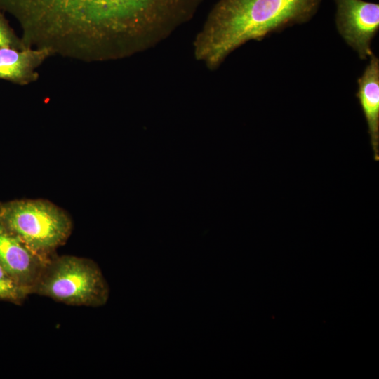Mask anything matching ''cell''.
<instances>
[{
	"label": "cell",
	"instance_id": "3957f363",
	"mask_svg": "<svg viewBox=\"0 0 379 379\" xmlns=\"http://www.w3.org/2000/svg\"><path fill=\"white\" fill-rule=\"evenodd\" d=\"M72 306L98 307L106 304L109 285L93 260L53 255L32 289V294Z\"/></svg>",
	"mask_w": 379,
	"mask_h": 379
},
{
	"label": "cell",
	"instance_id": "7a4b0ae2",
	"mask_svg": "<svg viewBox=\"0 0 379 379\" xmlns=\"http://www.w3.org/2000/svg\"><path fill=\"white\" fill-rule=\"evenodd\" d=\"M321 1L218 0L194 38V58L215 70L244 44L309 21Z\"/></svg>",
	"mask_w": 379,
	"mask_h": 379
},
{
	"label": "cell",
	"instance_id": "ba28073f",
	"mask_svg": "<svg viewBox=\"0 0 379 379\" xmlns=\"http://www.w3.org/2000/svg\"><path fill=\"white\" fill-rule=\"evenodd\" d=\"M368 59V63L357 80V97L366 121L374 159L378 161L379 59L374 54Z\"/></svg>",
	"mask_w": 379,
	"mask_h": 379
},
{
	"label": "cell",
	"instance_id": "8992f818",
	"mask_svg": "<svg viewBox=\"0 0 379 379\" xmlns=\"http://www.w3.org/2000/svg\"><path fill=\"white\" fill-rule=\"evenodd\" d=\"M50 258L32 251L0 223V265L32 294Z\"/></svg>",
	"mask_w": 379,
	"mask_h": 379
},
{
	"label": "cell",
	"instance_id": "9c48e42d",
	"mask_svg": "<svg viewBox=\"0 0 379 379\" xmlns=\"http://www.w3.org/2000/svg\"><path fill=\"white\" fill-rule=\"evenodd\" d=\"M30 294L29 288L0 265V300L21 305Z\"/></svg>",
	"mask_w": 379,
	"mask_h": 379
},
{
	"label": "cell",
	"instance_id": "277c9868",
	"mask_svg": "<svg viewBox=\"0 0 379 379\" xmlns=\"http://www.w3.org/2000/svg\"><path fill=\"white\" fill-rule=\"evenodd\" d=\"M0 223L32 251L46 258H51L66 243L73 228L69 215L44 199L1 203Z\"/></svg>",
	"mask_w": 379,
	"mask_h": 379
},
{
	"label": "cell",
	"instance_id": "52a82bcc",
	"mask_svg": "<svg viewBox=\"0 0 379 379\" xmlns=\"http://www.w3.org/2000/svg\"><path fill=\"white\" fill-rule=\"evenodd\" d=\"M52 55L46 48H1L0 79L21 86L36 81L39 77L37 69Z\"/></svg>",
	"mask_w": 379,
	"mask_h": 379
},
{
	"label": "cell",
	"instance_id": "30bf717a",
	"mask_svg": "<svg viewBox=\"0 0 379 379\" xmlns=\"http://www.w3.org/2000/svg\"><path fill=\"white\" fill-rule=\"evenodd\" d=\"M4 48L21 50L27 47L11 27L5 13L0 12V49Z\"/></svg>",
	"mask_w": 379,
	"mask_h": 379
},
{
	"label": "cell",
	"instance_id": "5b68a950",
	"mask_svg": "<svg viewBox=\"0 0 379 379\" xmlns=\"http://www.w3.org/2000/svg\"><path fill=\"white\" fill-rule=\"evenodd\" d=\"M338 33L361 60L373 53V39L379 29V4L364 0H333Z\"/></svg>",
	"mask_w": 379,
	"mask_h": 379
},
{
	"label": "cell",
	"instance_id": "6da1fadb",
	"mask_svg": "<svg viewBox=\"0 0 379 379\" xmlns=\"http://www.w3.org/2000/svg\"><path fill=\"white\" fill-rule=\"evenodd\" d=\"M53 34L93 62L154 47L194 16L202 0H25Z\"/></svg>",
	"mask_w": 379,
	"mask_h": 379
}]
</instances>
